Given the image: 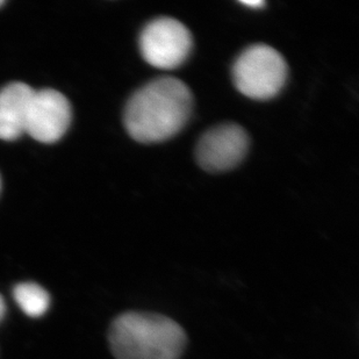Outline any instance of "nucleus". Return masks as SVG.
I'll use <instances>...</instances> for the list:
<instances>
[{
	"label": "nucleus",
	"instance_id": "obj_1",
	"mask_svg": "<svg viewBox=\"0 0 359 359\" xmlns=\"http://www.w3.org/2000/svg\"><path fill=\"white\" fill-rule=\"evenodd\" d=\"M192 109L194 98L187 85L180 79L163 77L130 97L125 109L126 129L139 142H163L185 127Z\"/></svg>",
	"mask_w": 359,
	"mask_h": 359
},
{
	"label": "nucleus",
	"instance_id": "obj_2",
	"mask_svg": "<svg viewBox=\"0 0 359 359\" xmlns=\"http://www.w3.org/2000/svg\"><path fill=\"white\" fill-rule=\"evenodd\" d=\"M187 341L180 323L155 313H123L109 330V348L116 359H180Z\"/></svg>",
	"mask_w": 359,
	"mask_h": 359
},
{
	"label": "nucleus",
	"instance_id": "obj_3",
	"mask_svg": "<svg viewBox=\"0 0 359 359\" xmlns=\"http://www.w3.org/2000/svg\"><path fill=\"white\" fill-rule=\"evenodd\" d=\"M287 65L278 51L266 44H255L238 56L233 67V79L248 98L268 100L284 88Z\"/></svg>",
	"mask_w": 359,
	"mask_h": 359
},
{
	"label": "nucleus",
	"instance_id": "obj_4",
	"mask_svg": "<svg viewBox=\"0 0 359 359\" xmlns=\"http://www.w3.org/2000/svg\"><path fill=\"white\" fill-rule=\"evenodd\" d=\"M192 49V35L180 21L158 18L147 25L140 36V50L150 65L172 70L187 61Z\"/></svg>",
	"mask_w": 359,
	"mask_h": 359
},
{
	"label": "nucleus",
	"instance_id": "obj_5",
	"mask_svg": "<svg viewBox=\"0 0 359 359\" xmlns=\"http://www.w3.org/2000/svg\"><path fill=\"white\" fill-rule=\"evenodd\" d=\"M249 149V137L236 123H224L203 134L197 146V160L208 172H224L238 166Z\"/></svg>",
	"mask_w": 359,
	"mask_h": 359
},
{
	"label": "nucleus",
	"instance_id": "obj_6",
	"mask_svg": "<svg viewBox=\"0 0 359 359\" xmlns=\"http://www.w3.org/2000/svg\"><path fill=\"white\" fill-rule=\"evenodd\" d=\"M72 107L61 92L51 88L34 91L28 111L26 133L42 143L65 136L72 122Z\"/></svg>",
	"mask_w": 359,
	"mask_h": 359
},
{
	"label": "nucleus",
	"instance_id": "obj_7",
	"mask_svg": "<svg viewBox=\"0 0 359 359\" xmlns=\"http://www.w3.org/2000/svg\"><path fill=\"white\" fill-rule=\"evenodd\" d=\"M33 95L34 90L20 81L0 90V140L13 141L26 133Z\"/></svg>",
	"mask_w": 359,
	"mask_h": 359
},
{
	"label": "nucleus",
	"instance_id": "obj_8",
	"mask_svg": "<svg viewBox=\"0 0 359 359\" xmlns=\"http://www.w3.org/2000/svg\"><path fill=\"white\" fill-rule=\"evenodd\" d=\"M13 298L29 318H41L50 307V295L35 283H20L13 288Z\"/></svg>",
	"mask_w": 359,
	"mask_h": 359
},
{
	"label": "nucleus",
	"instance_id": "obj_9",
	"mask_svg": "<svg viewBox=\"0 0 359 359\" xmlns=\"http://www.w3.org/2000/svg\"><path fill=\"white\" fill-rule=\"evenodd\" d=\"M241 4H243L245 6L252 7V8H259V7L264 6V1H261V0H244V1H241Z\"/></svg>",
	"mask_w": 359,
	"mask_h": 359
},
{
	"label": "nucleus",
	"instance_id": "obj_10",
	"mask_svg": "<svg viewBox=\"0 0 359 359\" xmlns=\"http://www.w3.org/2000/svg\"><path fill=\"white\" fill-rule=\"evenodd\" d=\"M5 314H6V304H5L3 295L0 294V322L5 318Z\"/></svg>",
	"mask_w": 359,
	"mask_h": 359
},
{
	"label": "nucleus",
	"instance_id": "obj_11",
	"mask_svg": "<svg viewBox=\"0 0 359 359\" xmlns=\"http://www.w3.org/2000/svg\"><path fill=\"white\" fill-rule=\"evenodd\" d=\"M4 4L5 3H4L3 0H0V6H3Z\"/></svg>",
	"mask_w": 359,
	"mask_h": 359
},
{
	"label": "nucleus",
	"instance_id": "obj_12",
	"mask_svg": "<svg viewBox=\"0 0 359 359\" xmlns=\"http://www.w3.org/2000/svg\"><path fill=\"white\" fill-rule=\"evenodd\" d=\"M0 187H1V182H0Z\"/></svg>",
	"mask_w": 359,
	"mask_h": 359
}]
</instances>
